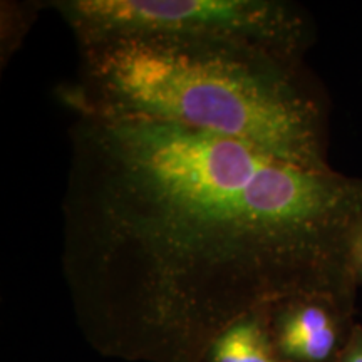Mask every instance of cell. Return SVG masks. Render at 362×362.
Here are the masks:
<instances>
[{"label":"cell","mask_w":362,"mask_h":362,"mask_svg":"<svg viewBox=\"0 0 362 362\" xmlns=\"http://www.w3.org/2000/svg\"><path fill=\"white\" fill-rule=\"evenodd\" d=\"M42 4L25 2H4L2 4V61L16 52L22 44V39L29 33L30 25L35 21V11Z\"/></svg>","instance_id":"obj_6"},{"label":"cell","mask_w":362,"mask_h":362,"mask_svg":"<svg viewBox=\"0 0 362 362\" xmlns=\"http://www.w3.org/2000/svg\"><path fill=\"white\" fill-rule=\"evenodd\" d=\"M78 45L112 39H235L304 56L310 19L284 0H54Z\"/></svg>","instance_id":"obj_3"},{"label":"cell","mask_w":362,"mask_h":362,"mask_svg":"<svg viewBox=\"0 0 362 362\" xmlns=\"http://www.w3.org/2000/svg\"><path fill=\"white\" fill-rule=\"evenodd\" d=\"M352 264H354V274L357 284H362V226L356 237L354 250H352Z\"/></svg>","instance_id":"obj_8"},{"label":"cell","mask_w":362,"mask_h":362,"mask_svg":"<svg viewBox=\"0 0 362 362\" xmlns=\"http://www.w3.org/2000/svg\"><path fill=\"white\" fill-rule=\"evenodd\" d=\"M351 314L336 298L293 297L272 309V336L287 362H334L354 329Z\"/></svg>","instance_id":"obj_4"},{"label":"cell","mask_w":362,"mask_h":362,"mask_svg":"<svg viewBox=\"0 0 362 362\" xmlns=\"http://www.w3.org/2000/svg\"><path fill=\"white\" fill-rule=\"evenodd\" d=\"M79 47L57 89L74 116L148 119L329 168V106L297 56L235 39L129 37Z\"/></svg>","instance_id":"obj_2"},{"label":"cell","mask_w":362,"mask_h":362,"mask_svg":"<svg viewBox=\"0 0 362 362\" xmlns=\"http://www.w3.org/2000/svg\"><path fill=\"white\" fill-rule=\"evenodd\" d=\"M61 265L93 349L205 362L238 319L288 298L354 305L362 178L148 119L74 116Z\"/></svg>","instance_id":"obj_1"},{"label":"cell","mask_w":362,"mask_h":362,"mask_svg":"<svg viewBox=\"0 0 362 362\" xmlns=\"http://www.w3.org/2000/svg\"><path fill=\"white\" fill-rule=\"evenodd\" d=\"M334 362H362V327L354 325L349 341Z\"/></svg>","instance_id":"obj_7"},{"label":"cell","mask_w":362,"mask_h":362,"mask_svg":"<svg viewBox=\"0 0 362 362\" xmlns=\"http://www.w3.org/2000/svg\"><path fill=\"white\" fill-rule=\"evenodd\" d=\"M270 312H253L226 327L211 344L205 362H287L272 336Z\"/></svg>","instance_id":"obj_5"}]
</instances>
